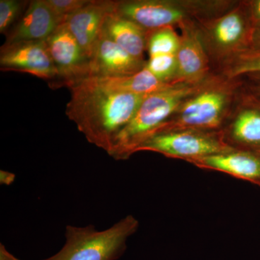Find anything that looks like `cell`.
<instances>
[{
  "mask_svg": "<svg viewBox=\"0 0 260 260\" xmlns=\"http://www.w3.org/2000/svg\"><path fill=\"white\" fill-rule=\"evenodd\" d=\"M68 88L71 96L67 104L66 115L89 143L108 154L148 95L112 91L87 78Z\"/></svg>",
  "mask_w": 260,
  "mask_h": 260,
  "instance_id": "cell-1",
  "label": "cell"
},
{
  "mask_svg": "<svg viewBox=\"0 0 260 260\" xmlns=\"http://www.w3.org/2000/svg\"><path fill=\"white\" fill-rule=\"evenodd\" d=\"M198 91L196 84L177 83L147 95L118 135L109 155L116 160L129 158L141 142L167 122Z\"/></svg>",
  "mask_w": 260,
  "mask_h": 260,
  "instance_id": "cell-2",
  "label": "cell"
},
{
  "mask_svg": "<svg viewBox=\"0 0 260 260\" xmlns=\"http://www.w3.org/2000/svg\"><path fill=\"white\" fill-rule=\"evenodd\" d=\"M138 227V220L132 215L104 231H98L93 225H68L64 245L54 255L44 260L119 259L125 250L126 240Z\"/></svg>",
  "mask_w": 260,
  "mask_h": 260,
  "instance_id": "cell-3",
  "label": "cell"
},
{
  "mask_svg": "<svg viewBox=\"0 0 260 260\" xmlns=\"http://www.w3.org/2000/svg\"><path fill=\"white\" fill-rule=\"evenodd\" d=\"M156 152L168 157L190 160L225 153L233 149L211 135L194 130L158 131L149 135L135 148Z\"/></svg>",
  "mask_w": 260,
  "mask_h": 260,
  "instance_id": "cell-4",
  "label": "cell"
},
{
  "mask_svg": "<svg viewBox=\"0 0 260 260\" xmlns=\"http://www.w3.org/2000/svg\"><path fill=\"white\" fill-rule=\"evenodd\" d=\"M57 76L52 88L69 87L90 76V59L64 23L46 40Z\"/></svg>",
  "mask_w": 260,
  "mask_h": 260,
  "instance_id": "cell-5",
  "label": "cell"
},
{
  "mask_svg": "<svg viewBox=\"0 0 260 260\" xmlns=\"http://www.w3.org/2000/svg\"><path fill=\"white\" fill-rule=\"evenodd\" d=\"M226 104V93L221 90H205L195 93L178 109L176 112L177 118L169 119L153 133L218 127Z\"/></svg>",
  "mask_w": 260,
  "mask_h": 260,
  "instance_id": "cell-6",
  "label": "cell"
},
{
  "mask_svg": "<svg viewBox=\"0 0 260 260\" xmlns=\"http://www.w3.org/2000/svg\"><path fill=\"white\" fill-rule=\"evenodd\" d=\"M0 69L29 73L49 84L57 76L46 40L5 43L0 50Z\"/></svg>",
  "mask_w": 260,
  "mask_h": 260,
  "instance_id": "cell-7",
  "label": "cell"
},
{
  "mask_svg": "<svg viewBox=\"0 0 260 260\" xmlns=\"http://www.w3.org/2000/svg\"><path fill=\"white\" fill-rule=\"evenodd\" d=\"M115 12L147 30L171 27L187 16L184 7L164 0L117 1Z\"/></svg>",
  "mask_w": 260,
  "mask_h": 260,
  "instance_id": "cell-8",
  "label": "cell"
},
{
  "mask_svg": "<svg viewBox=\"0 0 260 260\" xmlns=\"http://www.w3.org/2000/svg\"><path fill=\"white\" fill-rule=\"evenodd\" d=\"M117 1L90 0L88 4L65 20L70 32L79 43L89 59L108 15L116 10Z\"/></svg>",
  "mask_w": 260,
  "mask_h": 260,
  "instance_id": "cell-9",
  "label": "cell"
},
{
  "mask_svg": "<svg viewBox=\"0 0 260 260\" xmlns=\"http://www.w3.org/2000/svg\"><path fill=\"white\" fill-rule=\"evenodd\" d=\"M146 65L143 59H137L112 40L99 36L90 56V77H117L139 73Z\"/></svg>",
  "mask_w": 260,
  "mask_h": 260,
  "instance_id": "cell-10",
  "label": "cell"
},
{
  "mask_svg": "<svg viewBox=\"0 0 260 260\" xmlns=\"http://www.w3.org/2000/svg\"><path fill=\"white\" fill-rule=\"evenodd\" d=\"M62 23L46 0H32L18 23L5 34V43L47 40Z\"/></svg>",
  "mask_w": 260,
  "mask_h": 260,
  "instance_id": "cell-11",
  "label": "cell"
},
{
  "mask_svg": "<svg viewBox=\"0 0 260 260\" xmlns=\"http://www.w3.org/2000/svg\"><path fill=\"white\" fill-rule=\"evenodd\" d=\"M200 168L226 173L260 186V153L234 150L190 160Z\"/></svg>",
  "mask_w": 260,
  "mask_h": 260,
  "instance_id": "cell-12",
  "label": "cell"
},
{
  "mask_svg": "<svg viewBox=\"0 0 260 260\" xmlns=\"http://www.w3.org/2000/svg\"><path fill=\"white\" fill-rule=\"evenodd\" d=\"M180 39L176 54L177 71L174 83L196 84L204 76L208 67L204 48L198 32L189 28H184Z\"/></svg>",
  "mask_w": 260,
  "mask_h": 260,
  "instance_id": "cell-13",
  "label": "cell"
},
{
  "mask_svg": "<svg viewBox=\"0 0 260 260\" xmlns=\"http://www.w3.org/2000/svg\"><path fill=\"white\" fill-rule=\"evenodd\" d=\"M148 32L146 29L114 11L106 18L101 34L109 38L130 55L143 59V54L147 49Z\"/></svg>",
  "mask_w": 260,
  "mask_h": 260,
  "instance_id": "cell-14",
  "label": "cell"
},
{
  "mask_svg": "<svg viewBox=\"0 0 260 260\" xmlns=\"http://www.w3.org/2000/svg\"><path fill=\"white\" fill-rule=\"evenodd\" d=\"M251 31L249 18L240 10H234L213 23L210 35L217 47L229 50L243 46L249 47Z\"/></svg>",
  "mask_w": 260,
  "mask_h": 260,
  "instance_id": "cell-15",
  "label": "cell"
},
{
  "mask_svg": "<svg viewBox=\"0 0 260 260\" xmlns=\"http://www.w3.org/2000/svg\"><path fill=\"white\" fill-rule=\"evenodd\" d=\"M87 79L103 88L112 91L145 95L174 85L158 80L145 67L139 73L134 75L117 77H89Z\"/></svg>",
  "mask_w": 260,
  "mask_h": 260,
  "instance_id": "cell-16",
  "label": "cell"
},
{
  "mask_svg": "<svg viewBox=\"0 0 260 260\" xmlns=\"http://www.w3.org/2000/svg\"><path fill=\"white\" fill-rule=\"evenodd\" d=\"M233 138L244 150L260 153V102H253L243 108L232 126Z\"/></svg>",
  "mask_w": 260,
  "mask_h": 260,
  "instance_id": "cell-17",
  "label": "cell"
},
{
  "mask_svg": "<svg viewBox=\"0 0 260 260\" xmlns=\"http://www.w3.org/2000/svg\"><path fill=\"white\" fill-rule=\"evenodd\" d=\"M181 39L172 27L148 30L147 49L149 56L177 54L180 47Z\"/></svg>",
  "mask_w": 260,
  "mask_h": 260,
  "instance_id": "cell-18",
  "label": "cell"
},
{
  "mask_svg": "<svg viewBox=\"0 0 260 260\" xmlns=\"http://www.w3.org/2000/svg\"><path fill=\"white\" fill-rule=\"evenodd\" d=\"M229 76L260 74V50L246 49L237 51L226 68Z\"/></svg>",
  "mask_w": 260,
  "mask_h": 260,
  "instance_id": "cell-19",
  "label": "cell"
},
{
  "mask_svg": "<svg viewBox=\"0 0 260 260\" xmlns=\"http://www.w3.org/2000/svg\"><path fill=\"white\" fill-rule=\"evenodd\" d=\"M145 68L164 83L176 84L174 83L177 71L176 54L151 56L147 61Z\"/></svg>",
  "mask_w": 260,
  "mask_h": 260,
  "instance_id": "cell-20",
  "label": "cell"
},
{
  "mask_svg": "<svg viewBox=\"0 0 260 260\" xmlns=\"http://www.w3.org/2000/svg\"><path fill=\"white\" fill-rule=\"evenodd\" d=\"M30 2L0 0V32L7 34L18 23Z\"/></svg>",
  "mask_w": 260,
  "mask_h": 260,
  "instance_id": "cell-21",
  "label": "cell"
},
{
  "mask_svg": "<svg viewBox=\"0 0 260 260\" xmlns=\"http://www.w3.org/2000/svg\"><path fill=\"white\" fill-rule=\"evenodd\" d=\"M90 0H46V3L54 12V14L60 18L63 23L70 15H73L90 3Z\"/></svg>",
  "mask_w": 260,
  "mask_h": 260,
  "instance_id": "cell-22",
  "label": "cell"
},
{
  "mask_svg": "<svg viewBox=\"0 0 260 260\" xmlns=\"http://www.w3.org/2000/svg\"><path fill=\"white\" fill-rule=\"evenodd\" d=\"M248 16L252 28L260 26V0H254L249 3Z\"/></svg>",
  "mask_w": 260,
  "mask_h": 260,
  "instance_id": "cell-23",
  "label": "cell"
},
{
  "mask_svg": "<svg viewBox=\"0 0 260 260\" xmlns=\"http://www.w3.org/2000/svg\"><path fill=\"white\" fill-rule=\"evenodd\" d=\"M248 49L260 50V26L252 28L250 43Z\"/></svg>",
  "mask_w": 260,
  "mask_h": 260,
  "instance_id": "cell-24",
  "label": "cell"
},
{
  "mask_svg": "<svg viewBox=\"0 0 260 260\" xmlns=\"http://www.w3.org/2000/svg\"><path fill=\"white\" fill-rule=\"evenodd\" d=\"M15 174L12 173L5 172V171H1L0 172V182L2 184L10 185L15 181Z\"/></svg>",
  "mask_w": 260,
  "mask_h": 260,
  "instance_id": "cell-25",
  "label": "cell"
},
{
  "mask_svg": "<svg viewBox=\"0 0 260 260\" xmlns=\"http://www.w3.org/2000/svg\"><path fill=\"white\" fill-rule=\"evenodd\" d=\"M0 260H20L17 259L6 250L4 246L1 244L0 246Z\"/></svg>",
  "mask_w": 260,
  "mask_h": 260,
  "instance_id": "cell-26",
  "label": "cell"
},
{
  "mask_svg": "<svg viewBox=\"0 0 260 260\" xmlns=\"http://www.w3.org/2000/svg\"><path fill=\"white\" fill-rule=\"evenodd\" d=\"M259 92H260V85H259Z\"/></svg>",
  "mask_w": 260,
  "mask_h": 260,
  "instance_id": "cell-27",
  "label": "cell"
}]
</instances>
